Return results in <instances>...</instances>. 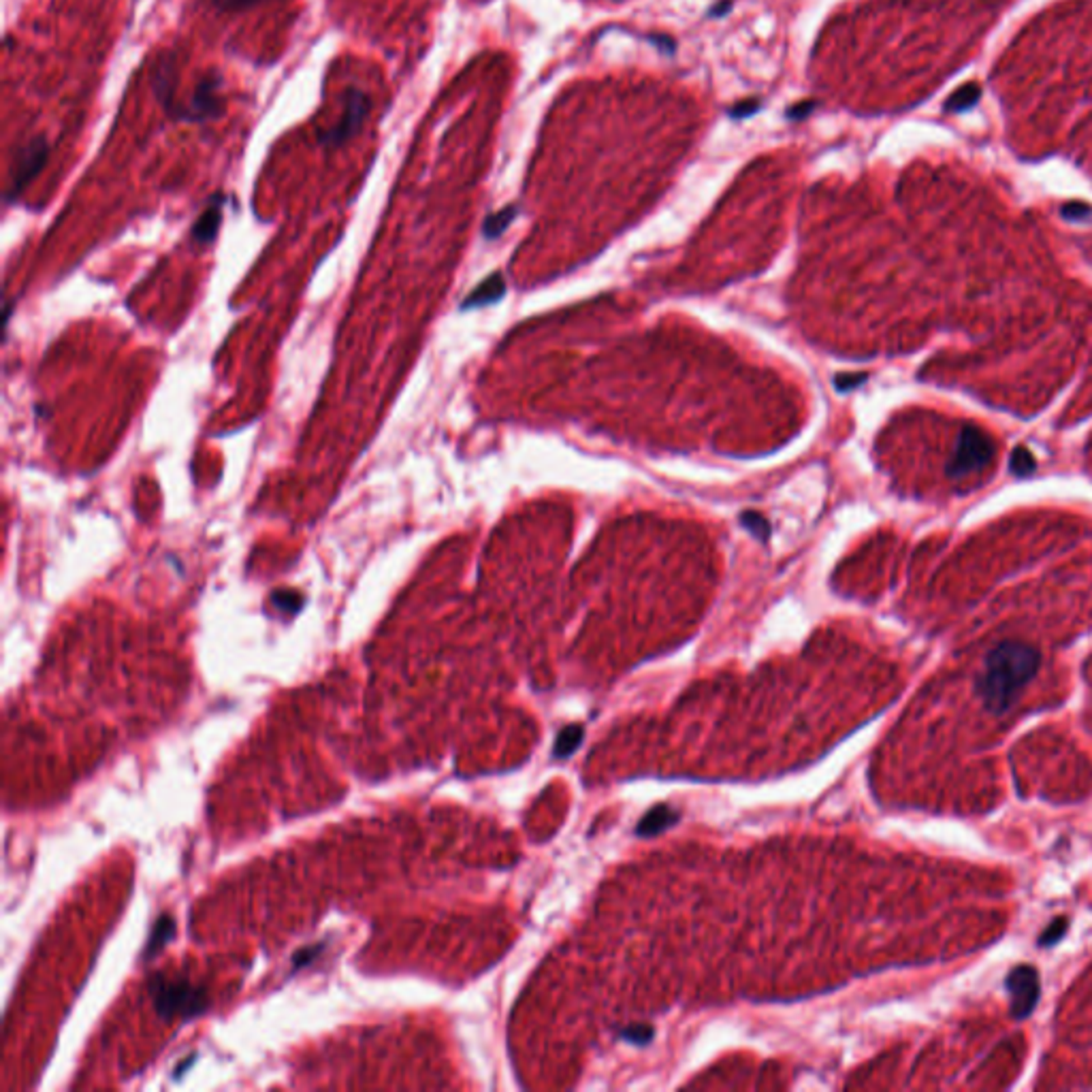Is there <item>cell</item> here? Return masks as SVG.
<instances>
[{
  "label": "cell",
  "mask_w": 1092,
  "mask_h": 1092,
  "mask_svg": "<svg viewBox=\"0 0 1092 1092\" xmlns=\"http://www.w3.org/2000/svg\"><path fill=\"white\" fill-rule=\"evenodd\" d=\"M150 995L160 1018H195L207 1010L205 990L201 986H192L184 977H167L154 975L150 979Z\"/></svg>",
  "instance_id": "2"
},
{
  "label": "cell",
  "mask_w": 1092,
  "mask_h": 1092,
  "mask_svg": "<svg viewBox=\"0 0 1092 1092\" xmlns=\"http://www.w3.org/2000/svg\"><path fill=\"white\" fill-rule=\"evenodd\" d=\"M271 604L273 608H278L280 613L297 614L301 606H304V595L297 591H290V589H278V591L271 593Z\"/></svg>",
  "instance_id": "15"
},
{
  "label": "cell",
  "mask_w": 1092,
  "mask_h": 1092,
  "mask_svg": "<svg viewBox=\"0 0 1092 1092\" xmlns=\"http://www.w3.org/2000/svg\"><path fill=\"white\" fill-rule=\"evenodd\" d=\"M1065 928H1066L1065 920H1054V924L1047 928L1046 933L1041 934L1039 943H1041V945H1050V943L1058 941V937H1062V933H1065Z\"/></svg>",
  "instance_id": "21"
},
{
  "label": "cell",
  "mask_w": 1092,
  "mask_h": 1092,
  "mask_svg": "<svg viewBox=\"0 0 1092 1092\" xmlns=\"http://www.w3.org/2000/svg\"><path fill=\"white\" fill-rule=\"evenodd\" d=\"M212 2L220 11H243L263 2V0H212Z\"/></svg>",
  "instance_id": "20"
},
{
  "label": "cell",
  "mask_w": 1092,
  "mask_h": 1092,
  "mask_svg": "<svg viewBox=\"0 0 1092 1092\" xmlns=\"http://www.w3.org/2000/svg\"><path fill=\"white\" fill-rule=\"evenodd\" d=\"M512 216H515V209L511 207V209H506V212H497V214H493L491 218H487V222H485V235H487V238H489V239L497 238V235H500V233L504 231L506 227H508V222L512 220Z\"/></svg>",
  "instance_id": "17"
},
{
  "label": "cell",
  "mask_w": 1092,
  "mask_h": 1092,
  "mask_svg": "<svg viewBox=\"0 0 1092 1092\" xmlns=\"http://www.w3.org/2000/svg\"><path fill=\"white\" fill-rule=\"evenodd\" d=\"M47 158H49V144L45 137H35L26 145H21L16 152V165L11 169V184L5 192L7 203H13L21 192L26 191L28 184L47 165Z\"/></svg>",
  "instance_id": "5"
},
{
  "label": "cell",
  "mask_w": 1092,
  "mask_h": 1092,
  "mask_svg": "<svg viewBox=\"0 0 1092 1092\" xmlns=\"http://www.w3.org/2000/svg\"><path fill=\"white\" fill-rule=\"evenodd\" d=\"M675 821H676L675 811L670 809V807H666V804H661V807H655L653 811H649V813L644 815L642 821H640L638 828H636V832L642 836H653L657 835V832H664V830L670 828Z\"/></svg>",
  "instance_id": "11"
},
{
  "label": "cell",
  "mask_w": 1092,
  "mask_h": 1092,
  "mask_svg": "<svg viewBox=\"0 0 1092 1092\" xmlns=\"http://www.w3.org/2000/svg\"><path fill=\"white\" fill-rule=\"evenodd\" d=\"M995 454V444L977 427H964L960 433L953 457L948 464V476L963 480L977 469H984Z\"/></svg>",
  "instance_id": "3"
},
{
  "label": "cell",
  "mask_w": 1092,
  "mask_h": 1092,
  "mask_svg": "<svg viewBox=\"0 0 1092 1092\" xmlns=\"http://www.w3.org/2000/svg\"><path fill=\"white\" fill-rule=\"evenodd\" d=\"M624 1037L629 1043H649L651 1037H653V1028H649V1026H632V1028L624 1031Z\"/></svg>",
  "instance_id": "19"
},
{
  "label": "cell",
  "mask_w": 1092,
  "mask_h": 1092,
  "mask_svg": "<svg viewBox=\"0 0 1092 1092\" xmlns=\"http://www.w3.org/2000/svg\"><path fill=\"white\" fill-rule=\"evenodd\" d=\"M222 196L216 195L209 201L205 212L201 216L196 218L195 227H192V242L201 243V246H207V243H212L218 235V228H220L222 222Z\"/></svg>",
  "instance_id": "9"
},
{
  "label": "cell",
  "mask_w": 1092,
  "mask_h": 1092,
  "mask_svg": "<svg viewBox=\"0 0 1092 1092\" xmlns=\"http://www.w3.org/2000/svg\"><path fill=\"white\" fill-rule=\"evenodd\" d=\"M220 88H222V75L214 68L205 75V78L199 82V86L192 92L191 103L180 105L176 109V114L171 115L173 120H180V122H207V120H216L222 115V98H220Z\"/></svg>",
  "instance_id": "6"
},
{
  "label": "cell",
  "mask_w": 1092,
  "mask_h": 1092,
  "mask_svg": "<svg viewBox=\"0 0 1092 1092\" xmlns=\"http://www.w3.org/2000/svg\"><path fill=\"white\" fill-rule=\"evenodd\" d=\"M979 98H981V88H979L977 83H964L963 88L949 94V98L945 101V109L953 111V114H960V111L975 107Z\"/></svg>",
  "instance_id": "13"
},
{
  "label": "cell",
  "mask_w": 1092,
  "mask_h": 1092,
  "mask_svg": "<svg viewBox=\"0 0 1092 1092\" xmlns=\"http://www.w3.org/2000/svg\"><path fill=\"white\" fill-rule=\"evenodd\" d=\"M1039 668V653L1024 642H1000L990 651L977 679V696L990 713L1000 715L1020 696Z\"/></svg>",
  "instance_id": "1"
},
{
  "label": "cell",
  "mask_w": 1092,
  "mask_h": 1092,
  "mask_svg": "<svg viewBox=\"0 0 1092 1092\" xmlns=\"http://www.w3.org/2000/svg\"><path fill=\"white\" fill-rule=\"evenodd\" d=\"M1062 214H1065L1066 218H1082L1090 214V207H1086L1084 203H1069V205L1062 209Z\"/></svg>",
  "instance_id": "22"
},
{
  "label": "cell",
  "mask_w": 1092,
  "mask_h": 1092,
  "mask_svg": "<svg viewBox=\"0 0 1092 1092\" xmlns=\"http://www.w3.org/2000/svg\"><path fill=\"white\" fill-rule=\"evenodd\" d=\"M741 525L745 527V530L751 531L753 536L760 538V540H768V536H770V525H768V520L764 519L762 515H758V512H751V511L742 512Z\"/></svg>",
  "instance_id": "16"
},
{
  "label": "cell",
  "mask_w": 1092,
  "mask_h": 1092,
  "mask_svg": "<svg viewBox=\"0 0 1092 1092\" xmlns=\"http://www.w3.org/2000/svg\"><path fill=\"white\" fill-rule=\"evenodd\" d=\"M581 742H582V727L581 726L563 727L562 734L557 737L555 755H557V758H567V755H572L574 749H577Z\"/></svg>",
  "instance_id": "14"
},
{
  "label": "cell",
  "mask_w": 1092,
  "mask_h": 1092,
  "mask_svg": "<svg viewBox=\"0 0 1092 1092\" xmlns=\"http://www.w3.org/2000/svg\"><path fill=\"white\" fill-rule=\"evenodd\" d=\"M1010 1011L1014 1018H1026L1039 1000V977L1033 967H1015L1007 977Z\"/></svg>",
  "instance_id": "7"
},
{
  "label": "cell",
  "mask_w": 1092,
  "mask_h": 1092,
  "mask_svg": "<svg viewBox=\"0 0 1092 1092\" xmlns=\"http://www.w3.org/2000/svg\"><path fill=\"white\" fill-rule=\"evenodd\" d=\"M341 103H344V114H341L340 122L331 126L327 130H320L318 133V144L333 150V148H340L344 145L346 141L352 139L359 130H361L363 122L369 115L371 109V101L363 90L359 88H348L344 94H341Z\"/></svg>",
  "instance_id": "4"
},
{
  "label": "cell",
  "mask_w": 1092,
  "mask_h": 1092,
  "mask_svg": "<svg viewBox=\"0 0 1092 1092\" xmlns=\"http://www.w3.org/2000/svg\"><path fill=\"white\" fill-rule=\"evenodd\" d=\"M504 293H506L504 280H501L500 273H493L491 278H487L485 282L480 284V286H476V289L468 294V299L464 301V309L493 304V301L500 299Z\"/></svg>",
  "instance_id": "10"
},
{
  "label": "cell",
  "mask_w": 1092,
  "mask_h": 1092,
  "mask_svg": "<svg viewBox=\"0 0 1092 1092\" xmlns=\"http://www.w3.org/2000/svg\"><path fill=\"white\" fill-rule=\"evenodd\" d=\"M177 78H180V68H177L176 52H162L152 64V90H154L156 101L167 109L169 115L176 114V109L180 107L176 98Z\"/></svg>",
  "instance_id": "8"
},
{
  "label": "cell",
  "mask_w": 1092,
  "mask_h": 1092,
  "mask_svg": "<svg viewBox=\"0 0 1092 1092\" xmlns=\"http://www.w3.org/2000/svg\"><path fill=\"white\" fill-rule=\"evenodd\" d=\"M173 934H176V920L171 915H160L156 920L154 928H152L150 941H148V948H145V958H150L152 953H156L165 943H169Z\"/></svg>",
  "instance_id": "12"
},
{
  "label": "cell",
  "mask_w": 1092,
  "mask_h": 1092,
  "mask_svg": "<svg viewBox=\"0 0 1092 1092\" xmlns=\"http://www.w3.org/2000/svg\"><path fill=\"white\" fill-rule=\"evenodd\" d=\"M1011 468H1014L1015 474H1031L1033 469H1035V459L1028 450L1018 449L1011 457Z\"/></svg>",
  "instance_id": "18"
}]
</instances>
